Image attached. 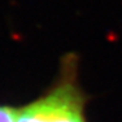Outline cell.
Instances as JSON below:
<instances>
[{
  "label": "cell",
  "mask_w": 122,
  "mask_h": 122,
  "mask_svg": "<svg viewBox=\"0 0 122 122\" xmlns=\"http://www.w3.org/2000/svg\"><path fill=\"white\" fill-rule=\"evenodd\" d=\"M17 109L7 105H0V122H16Z\"/></svg>",
  "instance_id": "7a4b0ae2"
},
{
  "label": "cell",
  "mask_w": 122,
  "mask_h": 122,
  "mask_svg": "<svg viewBox=\"0 0 122 122\" xmlns=\"http://www.w3.org/2000/svg\"><path fill=\"white\" fill-rule=\"evenodd\" d=\"M87 97L78 81V60L68 55L55 86L38 100L17 109L16 122H87Z\"/></svg>",
  "instance_id": "6da1fadb"
}]
</instances>
